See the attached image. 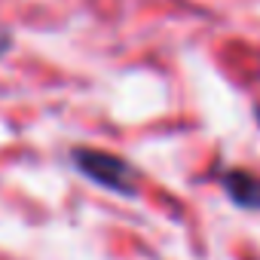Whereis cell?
Returning <instances> with one entry per match:
<instances>
[{
    "instance_id": "1",
    "label": "cell",
    "mask_w": 260,
    "mask_h": 260,
    "mask_svg": "<svg viewBox=\"0 0 260 260\" xmlns=\"http://www.w3.org/2000/svg\"><path fill=\"white\" fill-rule=\"evenodd\" d=\"M71 166L92 184H98L107 193L135 199L138 196V169L107 150H95V147H74L71 150Z\"/></svg>"
},
{
    "instance_id": "4",
    "label": "cell",
    "mask_w": 260,
    "mask_h": 260,
    "mask_svg": "<svg viewBox=\"0 0 260 260\" xmlns=\"http://www.w3.org/2000/svg\"><path fill=\"white\" fill-rule=\"evenodd\" d=\"M254 119H257V125H260V104L254 107Z\"/></svg>"
},
{
    "instance_id": "2",
    "label": "cell",
    "mask_w": 260,
    "mask_h": 260,
    "mask_svg": "<svg viewBox=\"0 0 260 260\" xmlns=\"http://www.w3.org/2000/svg\"><path fill=\"white\" fill-rule=\"evenodd\" d=\"M220 187H223L226 199L236 208L260 211V175H254L248 169H223L220 172Z\"/></svg>"
},
{
    "instance_id": "3",
    "label": "cell",
    "mask_w": 260,
    "mask_h": 260,
    "mask_svg": "<svg viewBox=\"0 0 260 260\" xmlns=\"http://www.w3.org/2000/svg\"><path fill=\"white\" fill-rule=\"evenodd\" d=\"M13 46H16V37H13V31L0 25V58H4V55H10V52H13Z\"/></svg>"
}]
</instances>
